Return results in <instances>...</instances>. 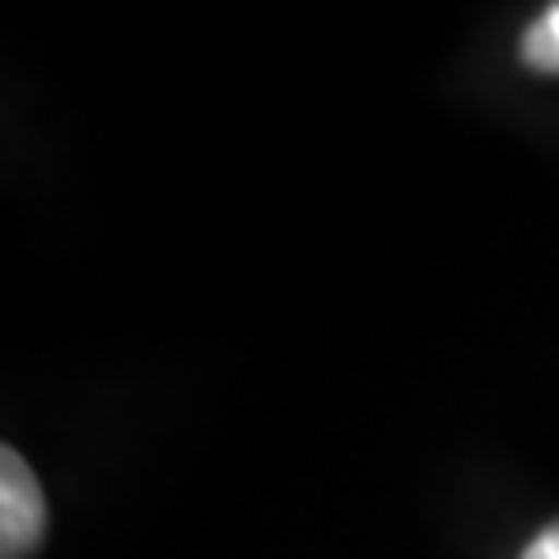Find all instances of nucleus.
Segmentation results:
<instances>
[{
  "mask_svg": "<svg viewBox=\"0 0 559 559\" xmlns=\"http://www.w3.org/2000/svg\"><path fill=\"white\" fill-rule=\"evenodd\" d=\"M47 536V499L14 448L0 452V559H28Z\"/></svg>",
  "mask_w": 559,
  "mask_h": 559,
  "instance_id": "nucleus-1",
  "label": "nucleus"
},
{
  "mask_svg": "<svg viewBox=\"0 0 559 559\" xmlns=\"http://www.w3.org/2000/svg\"><path fill=\"white\" fill-rule=\"evenodd\" d=\"M522 61L540 70V75H559V5H550L522 33Z\"/></svg>",
  "mask_w": 559,
  "mask_h": 559,
  "instance_id": "nucleus-2",
  "label": "nucleus"
},
{
  "mask_svg": "<svg viewBox=\"0 0 559 559\" xmlns=\"http://www.w3.org/2000/svg\"><path fill=\"white\" fill-rule=\"evenodd\" d=\"M522 559H559V522H555V527L540 532V536L532 540V546H527V555H522Z\"/></svg>",
  "mask_w": 559,
  "mask_h": 559,
  "instance_id": "nucleus-3",
  "label": "nucleus"
}]
</instances>
